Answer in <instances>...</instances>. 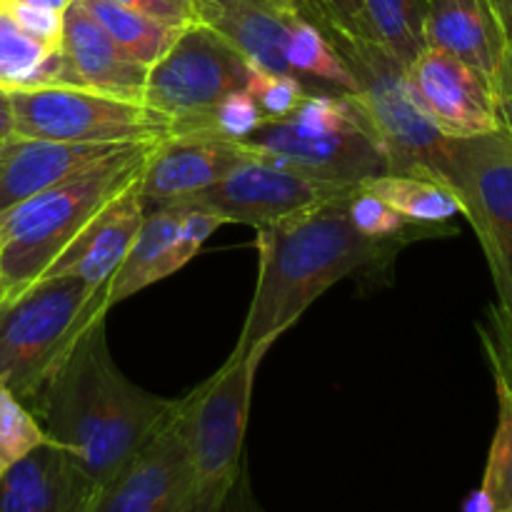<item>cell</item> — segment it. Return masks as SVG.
I'll use <instances>...</instances> for the list:
<instances>
[{
	"label": "cell",
	"instance_id": "obj_1",
	"mask_svg": "<svg viewBox=\"0 0 512 512\" xmlns=\"http://www.w3.org/2000/svg\"><path fill=\"white\" fill-rule=\"evenodd\" d=\"M50 443L73 458L93 488L123 468L178 410L138 388L113 360L105 318L80 333L73 348L28 403Z\"/></svg>",
	"mask_w": 512,
	"mask_h": 512
},
{
	"label": "cell",
	"instance_id": "obj_2",
	"mask_svg": "<svg viewBox=\"0 0 512 512\" xmlns=\"http://www.w3.org/2000/svg\"><path fill=\"white\" fill-rule=\"evenodd\" d=\"M350 193L255 230L258 280L235 355L265 358L335 283L358 270L380 268L400 253L405 243L365 238L350 223Z\"/></svg>",
	"mask_w": 512,
	"mask_h": 512
},
{
	"label": "cell",
	"instance_id": "obj_3",
	"mask_svg": "<svg viewBox=\"0 0 512 512\" xmlns=\"http://www.w3.org/2000/svg\"><path fill=\"white\" fill-rule=\"evenodd\" d=\"M153 145H125L0 215V305L38 283L85 225L143 175Z\"/></svg>",
	"mask_w": 512,
	"mask_h": 512
},
{
	"label": "cell",
	"instance_id": "obj_4",
	"mask_svg": "<svg viewBox=\"0 0 512 512\" xmlns=\"http://www.w3.org/2000/svg\"><path fill=\"white\" fill-rule=\"evenodd\" d=\"M110 285L40 278L0 305V385L25 405L90 323L108 313Z\"/></svg>",
	"mask_w": 512,
	"mask_h": 512
},
{
	"label": "cell",
	"instance_id": "obj_5",
	"mask_svg": "<svg viewBox=\"0 0 512 512\" xmlns=\"http://www.w3.org/2000/svg\"><path fill=\"white\" fill-rule=\"evenodd\" d=\"M313 20V18H310ZM338 48L358 90L353 103L365 130L388 160V173H420L433 178L445 135L425 118L408 83V70L368 33L343 28L330 20H313Z\"/></svg>",
	"mask_w": 512,
	"mask_h": 512
},
{
	"label": "cell",
	"instance_id": "obj_6",
	"mask_svg": "<svg viewBox=\"0 0 512 512\" xmlns=\"http://www.w3.org/2000/svg\"><path fill=\"white\" fill-rule=\"evenodd\" d=\"M263 358L235 355L180 400L178 415L190 463L188 512H223L243 463L253 385Z\"/></svg>",
	"mask_w": 512,
	"mask_h": 512
},
{
	"label": "cell",
	"instance_id": "obj_7",
	"mask_svg": "<svg viewBox=\"0 0 512 512\" xmlns=\"http://www.w3.org/2000/svg\"><path fill=\"white\" fill-rule=\"evenodd\" d=\"M433 178L448 185L473 225L500 305H512V138L505 130L445 138Z\"/></svg>",
	"mask_w": 512,
	"mask_h": 512
},
{
	"label": "cell",
	"instance_id": "obj_8",
	"mask_svg": "<svg viewBox=\"0 0 512 512\" xmlns=\"http://www.w3.org/2000/svg\"><path fill=\"white\" fill-rule=\"evenodd\" d=\"M13 133L20 138L63 140V143L135 145L158 143L175 123L140 100L98 93L83 85L13 90Z\"/></svg>",
	"mask_w": 512,
	"mask_h": 512
},
{
	"label": "cell",
	"instance_id": "obj_9",
	"mask_svg": "<svg viewBox=\"0 0 512 512\" xmlns=\"http://www.w3.org/2000/svg\"><path fill=\"white\" fill-rule=\"evenodd\" d=\"M248 73L250 63L233 43L205 23H193L148 68L143 103L173 120L175 130L205 128L215 105L245 88Z\"/></svg>",
	"mask_w": 512,
	"mask_h": 512
},
{
	"label": "cell",
	"instance_id": "obj_10",
	"mask_svg": "<svg viewBox=\"0 0 512 512\" xmlns=\"http://www.w3.org/2000/svg\"><path fill=\"white\" fill-rule=\"evenodd\" d=\"M355 188L325 183L293 168L260 158L253 150L245 163L230 170L223 180L188 198L223 218V223H240L250 228L280 223L303 210L340 198ZM180 203V200H178Z\"/></svg>",
	"mask_w": 512,
	"mask_h": 512
},
{
	"label": "cell",
	"instance_id": "obj_11",
	"mask_svg": "<svg viewBox=\"0 0 512 512\" xmlns=\"http://www.w3.org/2000/svg\"><path fill=\"white\" fill-rule=\"evenodd\" d=\"M405 70L420 110L445 138L503 130L495 80L483 70L435 48L420 50Z\"/></svg>",
	"mask_w": 512,
	"mask_h": 512
},
{
	"label": "cell",
	"instance_id": "obj_12",
	"mask_svg": "<svg viewBox=\"0 0 512 512\" xmlns=\"http://www.w3.org/2000/svg\"><path fill=\"white\" fill-rule=\"evenodd\" d=\"M188 503L190 463L175 410L123 468L95 488L85 512H188Z\"/></svg>",
	"mask_w": 512,
	"mask_h": 512
},
{
	"label": "cell",
	"instance_id": "obj_13",
	"mask_svg": "<svg viewBox=\"0 0 512 512\" xmlns=\"http://www.w3.org/2000/svg\"><path fill=\"white\" fill-rule=\"evenodd\" d=\"M253 155L245 143L218 135L210 128L173 130L153 145L140 175L138 193L145 210L188 200Z\"/></svg>",
	"mask_w": 512,
	"mask_h": 512
},
{
	"label": "cell",
	"instance_id": "obj_14",
	"mask_svg": "<svg viewBox=\"0 0 512 512\" xmlns=\"http://www.w3.org/2000/svg\"><path fill=\"white\" fill-rule=\"evenodd\" d=\"M245 145L260 158L345 188H358L365 180L390 170L383 150L368 130L300 135L290 128L288 120H265Z\"/></svg>",
	"mask_w": 512,
	"mask_h": 512
},
{
	"label": "cell",
	"instance_id": "obj_15",
	"mask_svg": "<svg viewBox=\"0 0 512 512\" xmlns=\"http://www.w3.org/2000/svg\"><path fill=\"white\" fill-rule=\"evenodd\" d=\"M125 145L63 143V140L20 138L0 145V215L23 200L73 178L80 170L108 158Z\"/></svg>",
	"mask_w": 512,
	"mask_h": 512
},
{
	"label": "cell",
	"instance_id": "obj_16",
	"mask_svg": "<svg viewBox=\"0 0 512 512\" xmlns=\"http://www.w3.org/2000/svg\"><path fill=\"white\" fill-rule=\"evenodd\" d=\"M138 183L140 178L128 190H123L113 203L105 205L85 225L83 233L60 253V258L50 265L43 278H63L65 275V278H80L90 285H110L145 218Z\"/></svg>",
	"mask_w": 512,
	"mask_h": 512
},
{
	"label": "cell",
	"instance_id": "obj_17",
	"mask_svg": "<svg viewBox=\"0 0 512 512\" xmlns=\"http://www.w3.org/2000/svg\"><path fill=\"white\" fill-rule=\"evenodd\" d=\"M95 488L55 443H43L0 478V512H85Z\"/></svg>",
	"mask_w": 512,
	"mask_h": 512
},
{
	"label": "cell",
	"instance_id": "obj_18",
	"mask_svg": "<svg viewBox=\"0 0 512 512\" xmlns=\"http://www.w3.org/2000/svg\"><path fill=\"white\" fill-rule=\"evenodd\" d=\"M60 48L73 63L83 88L143 103L148 68L128 58L80 0L65 8Z\"/></svg>",
	"mask_w": 512,
	"mask_h": 512
},
{
	"label": "cell",
	"instance_id": "obj_19",
	"mask_svg": "<svg viewBox=\"0 0 512 512\" xmlns=\"http://www.w3.org/2000/svg\"><path fill=\"white\" fill-rule=\"evenodd\" d=\"M425 48L443 50L495 80L508 35L488 0H428Z\"/></svg>",
	"mask_w": 512,
	"mask_h": 512
},
{
	"label": "cell",
	"instance_id": "obj_20",
	"mask_svg": "<svg viewBox=\"0 0 512 512\" xmlns=\"http://www.w3.org/2000/svg\"><path fill=\"white\" fill-rule=\"evenodd\" d=\"M195 18L218 30L250 65L290 73L285 58L290 10L275 0H193Z\"/></svg>",
	"mask_w": 512,
	"mask_h": 512
},
{
	"label": "cell",
	"instance_id": "obj_21",
	"mask_svg": "<svg viewBox=\"0 0 512 512\" xmlns=\"http://www.w3.org/2000/svg\"><path fill=\"white\" fill-rule=\"evenodd\" d=\"M83 85L63 48H53L25 33L8 10H0V90Z\"/></svg>",
	"mask_w": 512,
	"mask_h": 512
},
{
	"label": "cell",
	"instance_id": "obj_22",
	"mask_svg": "<svg viewBox=\"0 0 512 512\" xmlns=\"http://www.w3.org/2000/svg\"><path fill=\"white\" fill-rule=\"evenodd\" d=\"M180 223V205H160V208L145 210L138 235L130 245L128 255L115 270L108 288V308L123 303L130 295L160 283L170 275V248H173L175 233Z\"/></svg>",
	"mask_w": 512,
	"mask_h": 512
},
{
	"label": "cell",
	"instance_id": "obj_23",
	"mask_svg": "<svg viewBox=\"0 0 512 512\" xmlns=\"http://www.w3.org/2000/svg\"><path fill=\"white\" fill-rule=\"evenodd\" d=\"M368 193L398 210L403 218L418 225H443L455 215H463L453 190L440 180L420 173H383L360 185Z\"/></svg>",
	"mask_w": 512,
	"mask_h": 512
},
{
	"label": "cell",
	"instance_id": "obj_24",
	"mask_svg": "<svg viewBox=\"0 0 512 512\" xmlns=\"http://www.w3.org/2000/svg\"><path fill=\"white\" fill-rule=\"evenodd\" d=\"M285 58L295 78L318 80L333 90L353 95L358 90L355 75L318 23L290 10Z\"/></svg>",
	"mask_w": 512,
	"mask_h": 512
},
{
	"label": "cell",
	"instance_id": "obj_25",
	"mask_svg": "<svg viewBox=\"0 0 512 512\" xmlns=\"http://www.w3.org/2000/svg\"><path fill=\"white\" fill-rule=\"evenodd\" d=\"M80 3L98 20L100 28L110 35V40L128 58L145 65V68L158 63L180 35L178 28H170L160 20L135 13V10L120 8V5L108 3V0H80Z\"/></svg>",
	"mask_w": 512,
	"mask_h": 512
},
{
	"label": "cell",
	"instance_id": "obj_26",
	"mask_svg": "<svg viewBox=\"0 0 512 512\" xmlns=\"http://www.w3.org/2000/svg\"><path fill=\"white\" fill-rule=\"evenodd\" d=\"M365 28L375 43L408 68L425 50V10L428 0H360Z\"/></svg>",
	"mask_w": 512,
	"mask_h": 512
},
{
	"label": "cell",
	"instance_id": "obj_27",
	"mask_svg": "<svg viewBox=\"0 0 512 512\" xmlns=\"http://www.w3.org/2000/svg\"><path fill=\"white\" fill-rule=\"evenodd\" d=\"M498 393V428L490 445L483 485L473 512H512V390L495 383Z\"/></svg>",
	"mask_w": 512,
	"mask_h": 512
},
{
	"label": "cell",
	"instance_id": "obj_28",
	"mask_svg": "<svg viewBox=\"0 0 512 512\" xmlns=\"http://www.w3.org/2000/svg\"><path fill=\"white\" fill-rule=\"evenodd\" d=\"M348 218L365 238L400 240V243L405 245H408L410 240L425 238V235H433L435 230H438L435 225L410 223V220L403 218L398 210L390 208L385 200L368 193V190H363L360 185L350 193Z\"/></svg>",
	"mask_w": 512,
	"mask_h": 512
},
{
	"label": "cell",
	"instance_id": "obj_29",
	"mask_svg": "<svg viewBox=\"0 0 512 512\" xmlns=\"http://www.w3.org/2000/svg\"><path fill=\"white\" fill-rule=\"evenodd\" d=\"M43 443H48V435L28 405L0 385V478Z\"/></svg>",
	"mask_w": 512,
	"mask_h": 512
},
{
	"label": "cell",
	"instance_id": "obj_30",
	"mask_svg": "<svg viewBox=\"0 0 512 512\" xmlns=\"http://www.w3.org/2000/svg\"><path fill=\"white\" fill-rule=\"evenodd\" d=\"M288 125L300 135H335L348 130H365L358 110L343 93H308L288 118Z\"/></svg>",
	"mask_w": 512,
	"mask_h": 512
},
{
	"label": "cell",
	"instance_id": "obj_31",
	"mask_svg": "<svg viewBox=\"0 0 512 512\" xmlns=\"http://www.w3.org/2000/svg\"><path fill=\"white\" fill-rule=\"evenodd\" d=\"M245 90L253 95L265 120H288L308 95L300 78L290 73H275L260 65H250Z\"/></svg>",
	"mask_w": 512,
	"mask_h": 512
},
{
	"label": "cell",
	"instance_id": "obj_32",
	"mask_svg": "<svg viewBox=\"0 0 512 512\" xmlns=\"http://www.w3.org/2000/svg\"><path fill=\"white\" fill-rule=\"evenodd\" d=\"M180 223L178 233H175L173 248H170V275L178 273L180 268L190 263L195 255L200 253V248L205 245V240L215 233L223 223L220 215H215L213 210L203 208V205L188 203V200H180Z\"/></svg>",
	"mask_w": 512,
	"mask_h": 512
},
{
	"label": "cell",
	"instance_id": "obj_33",
	"mask_svg": "<svg viewBox=\"0 0 512 512\" xmlns=\"http://www.w3.org/2000/svg\"><path fill=\"white\" fill-rule=\"evenodd\" d=\"M263 123V110L258 108V103H255V98L248 90L240 88L225 95V98L215 105L213 113L205 120V128L215 130V133L223 135V138L245 143V140H248Z\"/></svg>",
	"mask_w": 512,
	"mask_h": 512
},
{
	"label": "cell",
	"instance_id": "obj_34",
	"mask_svg": "<svg viewBox=\"0 0 512 512\" xmlns=\"http://www.w3.org/2000/svg\"><path fill=\"white\" fill-rule=\"evenodd\" d=\"M485 355L493 368L495 383L508 385L512 390V305L495 303L480 325Z\"/></svg>",
	"mask_w": 512,
	"mask_h": 512
},
{
	"label": "cell",
	"instance_id": "obj_35",
	"mask_svg": "<svg viewBox=\"0 0 512 512\" xmlns=\"http://www.w3.org/2000/svg\"><path fill=\"white\" fill-rule=\"evenodd\" d=\"M10 15H13L15 23L25 30L28 35H33L35 40L45 45H53L60 48V38H63V13H55V10H43V8H30V5H5Z\"/></svg>",
	"mask_w": 512,
	"mask_h": 512
},
{
	"label": "cell",
	"instance_id": "obj_36",
	"mask_svg": "<svg viewBox=\"0 0 512 512\" xmlns=\"http://www.w3.org/2000/svg\"><path fill=\"white\" fill-rule=\"evenodd\" d=\"M108 3L120 5V8L135 10L148 18L160 20V23L170 25V28H188V25L198 23L195 18L193 0H108Z\"/></svg>",
	"mask_w": 512,
	"mask_h": 512
},
{
	"label": "cell",
	"instance_id": "obj_37",
	"mask_svg": "<svg viewBox=\"0 0 512 512\" xmlns=\"http://www.w3.org/2000/svg\"><path fill=\"white\" fill-rule=\"evenodd\" d=\"M305 18L330 20V23H338L343 25V28L368 33L363 20V10H360V0H315L313 8L305 13Z\"/></svg>",
	"mask_w": 512,
	"mask_h": 512
},
{
	"label": "cell",
	"instance_id": "obj_38",
	"mask_svg": "<svg viewBox=\"0 0 512 512\" xmlns=\"http://www.w3.org/2000/svg\"><path fill=\"white\" fill-rule=\"evenodd\" d=\"M495 93H498L500 123H503V130L512 138V40H508L503 63H500L498 73H495Z\"/></svg>",
	"mask_w": 512,
	"mask_h": 512
},
{
	"label": "cell",
	"instance_id": "obj_39",
	"mask_svg": "<svg viewBox=\"0 0 512 512\" xmlns=\"http://www.w3.org/2000/svg\"><path fill=\"white\" fill-rule=\"evenodd\" d=\"M223 512H265L260 508V503L255 500L253 488H250V478H248V470H240L238 480H235L233 490H230L228 500H225V508Z\"/></svg>",
	"mask_w": 512,
	"mask_h": 512
},
{
	"label": "cell",
	"instance_id": "obj_40",
	"mask_svg": "<svg viewBox=\"0 0 512 512\" xmlns=\"http://www.w3.org/2000/svg\"><path fill=\"white\" fill-rule=\"evenodd\" d=\"M13 110H10V98L5 90H0V145L13 138Z\"/></svg>",
	"mask_w": 512,
	"mask_h": 512
},
{
	"label": "cell",
	"instance_id": "obj_41",
	"mask_svg": "<svg viewBox=\"0 0 512 512\" xmlns=\"http://www.w3.org/2000/svg\"><path fill=\"white\" fill-rule=\"evenodd\" d=\"M488 3L495 10V15H498L508 40H512V0H488Z\"/></svg>",
	"mask_w": 512,
	"mask_h": 512
},
{
	"label": "cell",
	"instance_id": "obj_42",
	"mask_svg": "<svg viewBox=\"0 0 512 512\" xmlns=\"http://www.w3.org/2000/svg\"><path fill=\"white\" fill-rule=\"evenodd\" d=\"M15 5H30V8H43V10H55V13H65L73 0H8Z\"/></svg>",
	"mask_w": 512,
	"mask_h": 512
},
{
	"label": "cell",
	"instance_id": "obj_43",
	"mask_svg": "<svg viewBox=\"0 0 512 512\" xmlns=\"http://www.w3.org/2000/svg\"><path fill=\"white\" fill-rule=\"evenodd\" d=\"M278 5H283V8L295 10V13L305 15V13H308L310 8H313L315 0H278Z\"/></svg>",
	"mask_w": 512,
	"mask_h": 512
},
{
	"label": "cell",
	"instance_id": "obj_44",
	"mask_svg": "<svg viewBox=\"0 0 512 512\" xmlns=\"http://www.w3.org/2000/svg\"><path fill=\"white\" fill-rule=\"evenodd\" d=\"M5 5H8V0H0V10H3Z\"/></svg>",
	"mask_w": 512,
	"mask_h": 512
},
{
	"label": "cell",
	"instance_id": "obj_45",
	"mask_svg": "<svg viewBox=\"0 0 512 512\" xmlns=\"http://www.w3.org/2000/svg\"><path fill=\"white\" fill-rule=\"evenodd\" d=\"M275 3H278V0H275Z\"/></svg>",
	"mask_w": 512,
	"mask_h": 512
}]
</instances>
